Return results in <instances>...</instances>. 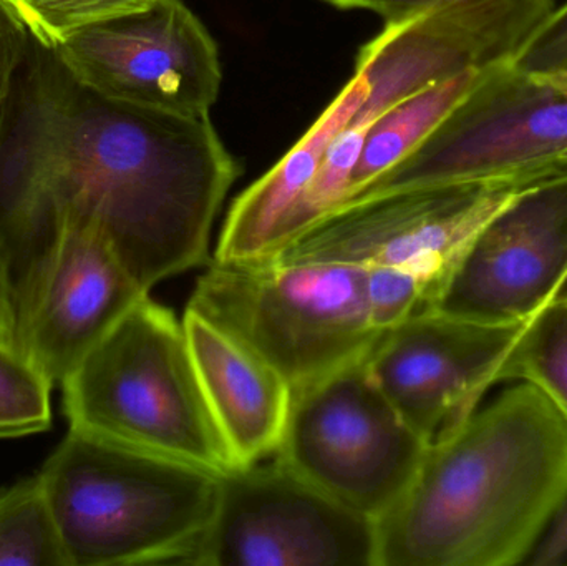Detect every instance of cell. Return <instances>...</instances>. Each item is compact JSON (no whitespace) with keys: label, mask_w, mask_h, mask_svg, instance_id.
Segmentation results:
<instances>
[{"label":"cell","mask_w":567,"mask_h":566,"mask_svg":"<svg viewBox=\"0 0 567 566\" xmlns=\"http://www.w3.org/2000/svg\"><path fill=\"white\" fill-rule=\"evenodd\" d=\"M239 173L209 113L110 102L30 39L0 145V236L10 256L66 209L150 292L208 261L213 225Z\"/></svg>","instance_id":"6da1fadb"},{"label":"cell","mask_w":567,"mask_h":566,"mask_svg":"<svg viewBox=\"0 0 567 566\" xmlns=\"http://www.w3.org/2000/svg\"><path fill=\"white\" fill-rule=\"evenodd\" d=\"M567 498V421L516 382L429 445L377 522V566L528 564Z\"/></svg>","instance_id":"7a4b0ae2"},{"label":"cell","mask_w":567,"mask_h":566,"mask_svg":"<svg viewBox=\"0 0 567 566\" xmlns=\"http://www.w3.org/2000/svg\"><path fill=\"white\" fill-rule=\"evenodd\" d=\"M69 566L193 565L219 474L70 429L39 472Z\"/></svg>","instance_id":"3957f363"},{"label":"cell","mask_w":567,"mask_h":566,"mask_svg":"<svg viewBox=\"0 0 567 566\" xmlns=\"http://www.w3.org/2000/svg\"><path fill=\"white\" fill-rule=\"evenodd\" d=\"M549 182L453 183L357 199L317 219L272 258L360 266L373 325L383 331L433 309L480 231Z\"/></svg>","instance_id":"277c9868"},{"label":"cell","mask_w":567,"mask_h":566,"mask_svg":"<svg viewBox=\"0 0 567 566\" xmlns=\"http://www.w3.org/2000/svg\"><path fill=\"white\" fill-rule=\"evenodd\" d=\"M62 389L70 429L219 475L235 469L183 319L150 295L86 352Z\"/></svg>","instance_id":"5b68a950"},{"label":"cell","mask_w":567,"mask_h":566,"mask_svg":"<svg viewBox=\"0 0 567 566\" xmlns=\"http://www.w3.org/2000/svg\"><path fill=\"white\" fill-rule=\"evenodd\" d=\"M195 309L265 359L292 391L362 361L379 341L365 271L329 261H213Z\"/></svg>","instance_id":"8992f818"},{"label":"cell","mask_w":567,"mask_h":566,"mask_svg":"<svg viewBox=\"0 0 567 566\" xmlns=\"http://www.w3.org/2000/svg\"><path fill=\"white\" fill-rule=\"evenodd\" d=\"M565 176L567 75L505 62L483 69L429 138L350 202L420 186Z\"/></svg>","instance_id":"52a82bcc"},{"label":"cell","mask_w":567,"mask_h":566,"mask_svg":"<svg viewBox=\"0 0 567 566\" xmlns=\"http://www.w3.org/2000/svg\"><path fill=\"white\" fill-rule=\"evenodd\" d=\"M426 449L380 391L365 358L292 391L275 459L377 524L409 491Z\"/></svg>","instance_id":"ba28073f"},{"label":"cell","mask_w":567,"mask_h":566,"mask_svg":"<svg viewBox=\"0 0 567 566\" xmlns=\"http://www.w3.org/2000/svg\"><path fill=\"white\" fill-rule=\"evenodd\" d=\"M16 346L62 385L86 352L150 292L75 213H55L12 256Z\"/></svg>","instance_id":"9c48e42d"},{"label":"cell","mask_w":567,"mask_h":566,"mask_svg":"<svg viewBox=\"0 0 567 566\" xmlns=\"http://www.w3.org/2000/svg\"><path fill=\"white\" fill-rule=\"evenodd\" d=\"M195 566H377V525L262 461L219 475Z\"/></svg>","instance_id":"30bf717a"},{"label":"cell","mask_w":567,"mask_h":566,"mask_svg":"<svg viewBox=\"0 0 567 566\" xmlns=\"http://www.w3.org/2000/svg\"><path fill=\"white\" fill-rule=\"evenodd\" d=\"M53 52L80 85L133 109L208 115L221 90L218 45L182 0L90 27Z\"/></svg>","instance_id":"8fae6325"},{"label":"cell","mask_w":567,"mask_h":566,"mask_svg":"<svg viewBox=\"0 0 567 566\" xmlns=\"http://www.w3.org/2000/svg\"><path fill=\"white\" fill-rule=\"evenodd\" d=\"M532 319L478 321L430 309L383 329L367 368L405 424L432 445L499 384Z\"/></svg>","instance_id":"7c38bea8"},{"label":"cell","mask_w":567,"mask_h":566,"mask_svg":"<svg viewBox=\"0 0 567 566\" xmlns=\"http://www.w3.org/2000/svg\"><path fill=\"white\" fill-rule=\"evenodd\" d=\"M567 278V176L529 189L473 239L433 309L478 321H526Z\"/></svg>","instance_id":"4fadbf2b"},{"label":"cell","mask_w":567,"mask_h":566,"mask_svg":"<svg viewBox=\"0 0 567 566\" xmlns=\"http://www.w3.org/2000/svg\"><path fill=\"white\" fill-rule=\"evenodd\" d=\"M183 326L203 394L235 467L275 457L292 401L290 385L265 359L195 309L186 308Z\"/></svg>","instance_id":"5bb4252c"},{"label":"cell","mask_w":567,"mask_h":566,"mask_svg":"<svg viewBox=\"0 0 567 566\" xmlns=\"http://www.w3.org/2000/svg\"><path fill=\"white\" fill-rule=\"evenodd\" d=\"M369 80L360 66L302 138L233 203L216 261H261L278 255L284 228L319 172L333 136L357 115L369 95Z\"/></svg>","instance_id":"9a60e30c"},{"label":"cell","mask_w":567,"mask_h":566,"mask_svg":"<svg viewBox=\"0 0 567 566\" xmlns=\"http://www.w3.org/2000/svg\"><path fill=\"white\" fill-rule=\"evenodd\" d=\"M355 66L365 72L370 86L357 116L373 122L435 83L483 69L472 42L432 13L385 23V29L360 49Z\"/></svg>","instance_id":"2e32d148"},{"label":"cell","mask_w":567,"mask_h":566,"mask_svg":"<svg viewBox=\"0 0 567 566\" xmlns=\"http://www.w3.org/2000/svg\"><path fill=\"white\" fill-rule=\"evenodd\" d=\"M339 9L375 12L385 23L433 13L465 33L483 69L512 62L526 40L551 16L556 0H323Z\"/></svg>","instance_id":"e0dca14e"},{"label":"cell","mask_w":567,"mask_h":566,"mask_svg":"<svg viewBox=\"0 0 567 566\" xmlns=\"http://www.w3.org/2000/svg\"><path fill=\"white\" fill-rule=\"evenodd\" d=\"M482 70L470 69L445 82L435 83L382 113L367 135L359 165L342 205L355 198L369 183L419 148L478 82Z\"/></svg>","instance_id":"ac0fdd59"},{"label":"cell","mask_w":567,"mask_h":566,"mask_svg":"<svg viewBox=\"0 0 567 566\" xmlns=\"http://www.w3.org/2000/svg\"><path fill=\"white\" fill-rule=\"evenodd\" d=\"M0 566H69L39 474L0 488Z\"/></svg>","instance_id":"d6986e66"},{"label":"cell","mask_w":567,"mask_h":566,"mask_svg":"<svg viewBox=\"0 0 567 566\" xmlns=\"http://www.w3.org/2000/svg\"><path fill=\"white\" fill-rule=\"evenodd\" d=\"M538 388L567 421V302L553 301L529 322L503 366L499 382Z\"/></svg>","instance_id":"ffe728a7"},{"label":"cell","mask_w":567,"mask_h":566,"mask_svg":"<svg viewBox=\"0 0 567 566\" xmlns=\"http://www.w3.org/2000/svg\"><path fill=\"white\" fill-rule=\"evenodd\" d=\"M52 388V381L16 344L0 342V439L49 431Z\"/></svg>","instance_id":"44dd1931"},{"label":"cell","mask_w":567,"mask_h":566,"mask_svg":"<svg viewBox=\"0 0 567 566\" xmlns=\"http://www.w3.org/2000/svg\"><path fill=\"white\" fill-rule=\"evenodd\" d=\"M156 0H0L25 27L30 39L49 50L82 30L146 9Z\"/></svg>","instance_id":"7402d4cb"},{"label":"cell","mask_w":567,"mask_h":566,"mask_svg":"<svg viewBox=\"0 0 567 566\" xmlns=\"http://www.w3.org/2000/svg\"><path fill=\"white\" fill-rule=\"evenodd\" d=\"M512 63L528 73L567 75V0L526 40Z\"/></svg>","instance_id":"603a6c76"},{"label":"cell","mask_w":567,"mask_h":566,"mask_svg":"<svg viewBox=\"0 0 567 566\" xmlns=\"http://www.w3.org/2000/svg\"><path fill=\"white\" fill-rule=\"evenodd\" d=\"M29 43L25 27L0 3V145L17 76L25 62Z\"/></svg>","instance_id":"cb8c5ba5"},{"label":"cell","mask_w":567,"mask_h":566,"mask_svg":"<svg viewBox=\"0 0 567 566\" xmlns=\"http://www.w3.org/2000/svg\"><path fill=\"white\" fill-rule=\"evenodd\" d=\"M526 565H567V498Z\"/></svg>","instance_id":"d4e9b609"},{"label":"cell","mask_w":567,"mask_h":566,"mask_svg":"<svg viewBox=\"0 0 567 566\" xmlns=\"http://www.w3.org/2000/svg\"><path fill=\"white\" fill-rule=\"evenodd\" d=\"M0 342L16 344V288L12 259L0 236Z\"/></svg>","instance_id":"484cf974"},{"label":"cell","mask_w":567,"mask_h":566,"mask_svg":"<svg viewBox=\"0 0 567 566\" xmlns=\"http://www.w3.org/2000/svg\"><path fill=\"white\" fill-rule=\"evenodd\" d=\"M553 301H567V278L563 281V285L559 286L558 292H556Z\"/></svg>","instance_id":"4316f807"},{"label":"cell","mask_w":567,"mask_h":566,"mask_svg":"<svg viewBox=\"0 0 567 566\" xmlns=\"http://www.w3.org/2000/svg\"><path fill=\"white\" fill-rule=\"evenodd\" d=\"M565 302H567V301H565Z\"/></svg>","instance_id":"83f0119b"}]
</instances>
